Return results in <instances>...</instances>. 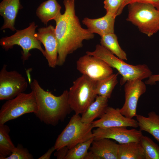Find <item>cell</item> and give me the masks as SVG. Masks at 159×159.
<instances>
[{
    "label": "cell",
    "mask_w": 159,
    "mask_h": 159,
    "mask_svg": "<svg viewBox=\"0 0 159 159\" xmlns=\"http://www.w3.org/2000/svg\"><path fill=\"white\" fill-rule=\"evenodd\" d=\"M75 0H64L65 10L55 20L58 44L57 66H62L69 54L82 47L84 40L93 39L94 34L81 26L76 15Z\"/></svg>",
    "instance_id": "6da1fadb"
},
{
    "label": "cell",
    "mask_w": 159,
    "mask_h": 159,
    "mask_svg": "<svg viewBox=\"0 0 159 159\" xmlns=\"http://www.w3.org/2000/svg\"><path fill=\"white\" fill-rule=\"evenodd\" d=\"M30 86L34 93L37 103V109L34 114L42 122L55 126L72 111L68 102V90H65L60 95L55 96L45 90L35 79Z\"/></svg>",
    "instance_id": "7a4b0ae2"
},
{
    "label": "cell",
    "mask_w": 159,
    "mask_h": 159,
    "mask_svg": "<svg viewBox=\"0 0 159 159\" xmlns=\"http://www.w3.org/2000/svg\"><path fill=\"white\" fill-rule=\"evenodd\" d=\"M86 54L94 56L105 62L112 68L115 69L122 76L120 84L122 85L127 81L149 78L152 73L146 64L135 65L128 64L101 44H97L95 50L87 51Z\"/></svg>",
    "instance_id": "3957f363"
},
{
    "label": "cell",
    "mask_w": 159,
    "mask_h": 159,
    "mask_svg": "<svg viewBox=\"0 0 159 159\" xmlns=\"http://www.w3.org/2000/svg\"><path fill=\"white\" fill-rule=\"evenodd\" d=\"M127 20L140 31L150 37L159 30V11L152 4L134 2L128 4Z\"/></svg>",
    "instance_id": "277c9868"
},
{
    "label": "cell",
    "mask_w": 159,
    "mask_h": 159,
    "mask_svg": "<svg viewBox=\"0 0 159 159\" xmlns=\"http://www.w3.org/2000/svg\"><path fill=\"white\" fill-rule=\"evenodd\" d=\"M96 82L82 74L73 82L68 90V100L75 114H82L95 100Z\"/></svg>",
    "instance_id": "5b68a950"
},
{
    "label": "cell",
    "mask_w": 159,
    "mask_h": 159,
    "mask_svg": "<svg viewBox=\"0 0 159 159\" xmlns=\"http://www.w3.org/2000/svg\"><path fill=\"white\" fill-rule=\"evenodd\" d=\"M92 123L82 122L79 115L74 114L58 135L54 146L56 150L67 146L71 149L77 144L94 138Z\"/></svg>",
    "instance_id": "8992f818"
},
{
    "label": "cell",
    "mask_w": 159,
    "mask_h": 159,
    "mask_svg": "<svg viewBox=\"0 0 159 159\" xmlns=\"http://www.w3.org/2000/svg\"><path fill=\"white\" fill-rule=\"evenodd\" d=\"M37 26L34 22H31L28 27L17 30L14 34L10 36L2 37L0 40V45L6 51L12 48L15 45L21 47L23 50L21 59L23 63L31 56L29 52L33 49L39 50L44 57L45 50L42 47L40 42L35 36Z\"/></svg>",
    "instance_id": "52a82bcc"
},
{
    "label": "cell",
    "mask_w": 159,
    "mask_h": 159,
    "mask_svg": "<svg viewBox=\"0 0 159 159\" xmlns=\"http://www.w3.org/2000/svg\"><path fill=\"white\" fill-rule=\"evenodd\" d=\"M37 109L34 92L21 93L15 97L7 100L0 110V124L15 119L27 113L34 114Z\"/></svg>",
    "instance_id": "ba28073f"
},
{
    "label": "cell",
    "mask_w": 159,
    "mask_h": 159,
    "mask_svg": "<svg viewBox=\"0 0 159 159\" xmlns=\"http://www.w3.org/2000/svg\"><path fill=\"white\" fill-rule=\"evenodd\" d=\"M4 64L0 71V100H8L24 92L28 84L25 78L16 70L8 71Z\"/></svg>",
    "instance_id": "9c48e42d"
},
{
    "label": "cell",
    "mask_w": 159,
    "mask_h": 159,
    "mask_svg": "<svg viewBox=\"0 0 159 159\" xmlns=\"http://www.w3.org/2000/svg\"><path fill=\"white\" fill-rule=\"evenodd\" d=\"M76 68L82 75L95 82L113 74L111 67L102 60L86 54L77 61Z\"/></svg>",
    "instance_id": "30bf717a"
},
{
    "label": "cell",
    "mask_w": 159,
    "mask_h": 159,
    "mask_svg": "<svg viewBox=\"0 0 159 159\" xmlns=\"http://www.w3.org/2000/svg\"><path fill=\"white\" fill-rule=\"evenodd\" d=\"M146 90V84L142 80H132L125 83V101L122 107L120 109L122 115L131 118L136 117L138 100Z\"/></svg>",
    "instance_id": "8fae6325"
},
{
    "label": "cell",
    "mask_w": 159,
    "mask_h": 159,
    "mask_svg": "<svg viewBox=\"0 0 159 159\" xmlns=\"http://www.w3.org/2000/svg\"><path fill=\"white\" fill-rule=\"evenodd\" d=\"M141 131L134 128L128 129L125 127H97L92 130L94 139L104 138L112 139L119 144L131 142H140L143 135Z\"/></svg>",
    "instance_id": "7c38bea8"
},
{
    "label": "cell",
    "mask_w": 159,
    "mask_h": 159,
    "mask_svg": "<svg viewBox=\"0 0 159 159\" xmlns=\"http://www.w3.org/2000/svg\"><path fill=\"white\" fill-rule=\"evenodd\" d=\"M100 119L92 122L93 128H105L117 127H138L136 120L126 117L121 113L119 108L108 106Z\"/></svg>",
    "instance_id": "4fadbf2b"
},
{
    "label": "cell",
    "mask_w": 159,
    "mask_h": 159,
    "mask_svg": "<svg viewBox=\"0 0 159 159\" xmlns=\"http://www.w3.org/2000/svg\"><path fill=\"white\" fill-rule=\"evenodd\" d=\"M35 36L42 43L45 48V57L49 67L54 68L57 66L58 44L55 28L52 25L39 28Z\"/></svg>",
    "instance_id": "5bb4252c"
},
{
    "label": "cell",
    "mask_w": 159,
    "mask_h": 159,
    "mask_svg": "<svg viewBox=\"0 0 159 159\" xmlns=\"http://www.w3.org/2000/svg\"><path fill=\"white\" fill-rule=\"evenodd\" d=\"M115 17L106 14L103 16L97 19L85 18L82 23L92 33H96L102 37L110 33H114Z\"/></svg>",
    "instance_id": "9a60e30c"
},
{
    "label": "cell",
    "mask_w": 159,
    "mask_h": 159,
    "mask_svg": "<svg viewBox=\"0 0 159 159\" xmlns=\"http://www.w3.org/2000/svg\"><path fill=\"white\" fill-rule=\"evenodd\" d=\"M119 145L108 138L94 139L89 149L101 159H118Z\"/></svg>",
    "instance_id": "2e32d148"
},
{
    "label": "cell",
    "mask_w": 159,
    "mask_h": 159,
    "mask_svg": "<svg viewBox=\"0 0 159 159\" xmlns=\"http://www.w3.org/2000/svg\"><path fill=\"white\" fill-rule=\"evenodd\" d=\"M23 8L20 0H2L0 3V14L3 18L4 23L1 28L3 30L9 28L12 31L19 10Z\"/></svg>",
    "instance_id": "e0dca14e"
},
{
    "label": "cell",
    "mask_w": 159,
    "mask_h": 159,
    "mask_svg": "<svg viewBox=\"0 0 159 159\" xmlns=\"http://www.w3.org/2000/svg\"><path fill=\"white\" fill-rule=\"evenodd\" d=\"M61 7L56 0H47L42 3L36 10L37 16L44 24L55 21L61 14Z\"/></svg>",
    "instance_id": "ac0fdd59"
},
{
    "label": "cell",
    "mask_w": 159,
    "mask_h": 159,
    "mask_svg": "<svg viewBox=\"0 0 159 159\" xmlns=\"http://www.w3.org/2000/svg\"><path fill=\"white\" fill-rule=\"evenodd\" d=\"M108 99L107 97L97 95L94 101L82 114V121L85 123H91L95 119L100 117L108 106Z\"/></svg>",
    "instance_id": "d6986e66"
},
{
    "label": "cell",
    "mask_w": 159,
    "mask_h": 159,
    "mask_svg": "<svg viewBox=\"0 0 159 159\" xmlns=\"http://www.w3.org/2000/svg\"><path fill=\"white\" fill-rule=\"evenodd\" d=\"M136 117L140 130L149 133L159 142V115L152 111L148 117L137 114Z\"/></svg>",
    "instance_id": "ffe728a7"
},
{
    "label": "cell",
    "mask_w": 159,
    "mask_h": 159,
    "mask_svg": "<svg viewBox=\"0 0 159 159\" xmlns=\"http://www.w3.org/2000/svg\"><path fill=\"white\" fill-rule=\"evenodd\" d=\"M118 159H145L144 150L140 142L119 144Z\"/></svg>",
    "instance_id": "44dd1931"
},
{
    "label": "cell",
    "mask_w": 159,
    "mask_h": 159,
    "mask_svg": "<svg viewBox=\"0 0 159 159\" xmlns=\"http://www.w3.org/2000/svg\"><path fill=\"white\" fill-rule=\"evenodd\" d=\"M118 72L112 74L109 76L97 81L95 92L97 95L107 98L111 97L113 90L118 83Z\"/></svg>",
    "instance_id": "7402d4cb"
},
{
    "label": "cell",
    "mask_w": 159,
    "mask_h": 159,
    "mask_svg": "<svg viewBox=\"0 0 159 159\" xmlns=\"http://www.w3.org/2000/svg\"><path fill=\"white\" fill-rule=\"evenodd\" d=\"M101 37L100 43L101 45L119 58L123 60H127V54L119 45L117 37L114 33Z\"/></svg>",
    "instance_id": "603a6c76"
},
{
    "label": "cell",
    "mask_w": 159,
    "mask_h": 159,
    "mask_svg": "<svg viewBox=\"0 0 159 159\" xmlns=\"http://www.w3.org/2000/svg\"><path fill=\"white\" fill-rule=\"evenodd\" d=\"M10 129L4 124H0V159H5L10 156L15 149L9 136Z\"/></svg>",
    "instance_id": "cb8c5ba5"
},
{
    "label": "cell",
    "mask_w": 159,
    "mask_h": 159,
    "mask_svg": "<svg viewBox=\"0 0 159 159\" xmlns=\"http://www.w3.org/2000/svg\"><path fill=\"white\" fill-rule=\"evenodd\" d=\"M94 140L92 138L69 149L65 159H84Z\"/></svg>",
    "instance_id": "d4e9b609"
},
{
    "label": "cell",
    "mask_w": 159,
    "mask_h": 159,
    "mask_svg": "<svg viewBox=\"0 0 159 159\" xmlns=\"http://www.w3.org/2000/svg\"><path fill=\"white\" fill-rule=\"evenodd\" d=\"M140 143L145 151V159H159V146L151 138L143 135Z\"/></svg>",
    "instance_id": "484cf974"
},
{
    "label": "cell",
    "mask_w": 159,
    "mask_h": 159,
    "mask_svg": "<svg viewBox=\"0 0 159 159\" xmlns=\"http://www.w3.org/2000/svg\"><path fill=\"white\" fill-rule=\"evenodd\" d=\"M32 155L29 153L28 149L22 145L18 144L11 155L5 159H33Z\"/></svg>",
    "instance_id": "4316f807"
},
{
    "label": "cell",
    "mask_w": 159,
    "mask_h": 159,
    "mask_svg": "<svg viewBox=\"0 0 159 159\" xmlns=\"http://www.w3.org/2000/svg\"><path fill=\"white\" fill-rule=\"evenodd\" d=\"M124 0H104V7L106 14L115 17L118 16L119 11Z\"/></svg>",
    "instance_id": "83f0119b"
},
{
    "label": "cell",
    "mask_w": 159,
    "mask_h": 159,
    "mask_svg": "<svg viewBox=\"0 0 159 159\" xmlns=\"http://www.w3.org/2000/svg\"><path fill=\"white\" fill-rule=\"evenodd\" d=\"M136 2L150 4L159 11V0H124L119 11L118 15H119L121 13L123 8L126 5H128L131 3Z\"/></svg>",
    "instance_id": "f1b7e54d"
},
{
    "label": "cell",
    "mask_w": 159,
    "mask_h": 159,
    "mask_svg": "<svg viewBox=\"0 0 159 159\" xmlns=\"http://www.w3.org/2000/svg\"><path fill=\"white\" fill-rule=\"evenodd\" d=\"M69 149L67 146L63 147L59 149L56 150L54 155L58 159H65Z\"/></svg>",
    "instance_id": "f546056e"
},
{
    "label": "cell",
    "mask_w": 159,
    "mask_h": 159,
    "mask_svg": "<svg viewBox=\"0 0 159 159\" xmlns=\"http://www.w3.org/2000/svg\"><path fill=\"white\" fill-rule=\"evenodd\" d=\"M159 82V74L151 75L148 80L145 81L146 84L153 85L155 84L156 82Z\"/></svg>",
    "instance_id": "4dcf8cb0"
},
{
    "label": "cell",
    "mask_w": 159,
    "mask_h": 159,
    "mask_svg": "<svg viewBox=\"0 0 159 159\" xmlns=\"http://www.w3.org/2000/svg\"><path fill=\"white\" fill-rule=\"evenodd\" d=\"M56 150L54 146L49 149L43 155L41 156L39 159H49L52 153Z\"/></svg>",
    "instance_id": "1f68e13d"
},
{
    "label": "cell",
    "mask_w": 159,
    "mask_h": 159,
    "mask_svg": "<svg viewBox=\"0 0 159 159\" xmlns=\"http://www.w3.org/2000/svg\"><path fill=\"white\" fill-rule=\"evenodd\" d=\"M84 159H101L96 154L91 151L87 152Z\"/></svg>",
    "instance_id": "d6a6232c"
}]
</instances>
